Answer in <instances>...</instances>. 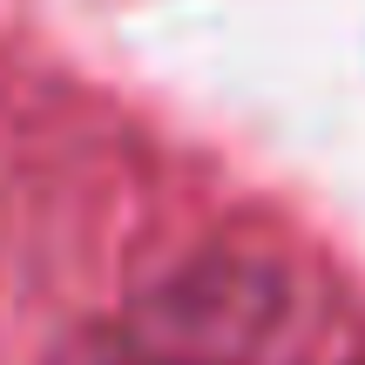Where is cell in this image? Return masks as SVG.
Instances as JSON below:
<instances>
[{
    "label": "cell",
    "mask_w": 365,
    "mask_h": 365,
    "mask_svg": "<svg viewBox=\"0 0 365 365\" xmlns=\"http://www.w3.org/2000/svg\"><path fill=\"white\" fill-rule=\"evenodd\" d=\"M68 365H129V359H122L115 345H95V352H81V359H68Z\"/></svg>",
    "instance_id": "2"
},
{
    "label": "cell",
    "mask_w": 365,
    "mask_h": 365,
    "mask_svg": "<svg viewBox=\"0 0 365 365\" xmlns=\"http://www.w3.org/2000/svg\"><path fill=\"white\" fill-rule=\"evenodd\" d=\"M277 298L284 291L264 264L217 257L170 277L108 345L129 365H244L271 331Z\"/></svg>",
    "instance_id": "1"
}]
</instances>
